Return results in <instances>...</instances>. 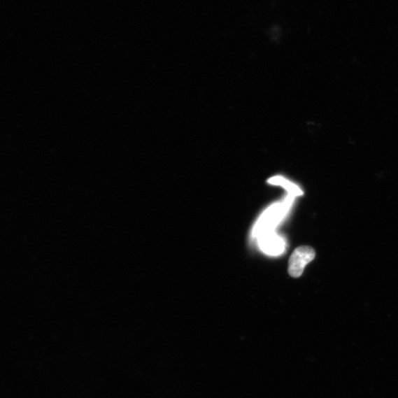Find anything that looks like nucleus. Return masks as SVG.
<instances>
[{"instance_id":"3","label":"nucleus","mask_w":398,"mask_h":398,"mask_svg":"<svg viewBox=\"0 0 398 398\" xmlns=\"http://www.w3.org/2000/svg\"><path fill=\"white\" fill-rule=\"evenodd\" d=\"M268 183L271 185L282 186L288 192L290 195L294 197L304 195L303 190L294 183L287 180L286 178L283 176H273L269 178Z\"/></svg>"},{"instance_id":"2","label":"nucleus","mask_w":398,"mask_h":398,"mask_svg":"<svg viewBox=\"0 0 398 398\" xmlns=\"http://www.w3.org/2000/svg\"><path fill=\"white\" fill-rule=\"evenodd\" d=\"M283 245L282 240L273 235L266 236L260 242L264 252L271 255L280 254L283 250Z\"/></svg>"},{"instance_id":"1","label":"nucleus","mask_w":398,"mask_h":398,"mask_svg":"<svg viewBox=\"0 0 398 398\" xmlns=\"http://www.w3.org/2000/svg\"><path fill=\"white\" fill-rule=\"evenodd\" d=\"M315 253L312 247L301 246L297 248L288 262V273L294 278H299L303 274L307 264L315 258Z\"/></svg>"}]
</instances>
